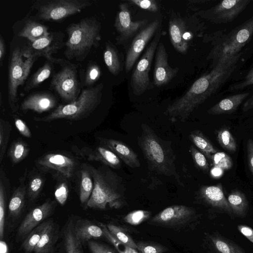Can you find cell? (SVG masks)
I'll return each mask as SVG.
<instances>
[{
    "instance_id": "44",
    "label": "cell",
    "mask_w": 253,
    "mask_h": 253,
    "mask_svg": "<svg viewBox=\"0 0 253 253\" xmlns=\"http://www.w3.org/2000/svg\"><path fill=\"white\" fill-rule=\"evenodd\" d=\"M151 212L145 210H136L127 214L124 217L125 222L132 225H138L148 219Z\"/></svg>"
},
{
    "instance_id": "52",
    "label": "cell",
    "mask_w": 253,
    "mask_h": 253,
    "mask_svg": "<svg viewBox=\"0 0 253 253\" xmlns=\"http://www.w3.org/2000/svg\"><path fill=\"white\" fill-rule=\"evenodd\" d=\"M253 84V68L250 70L245 79L239 82L231 85L228 88L230 91H236Z\"/></svg>"
},
{
    "instance_id": "43",
    "label": "cell",
    "mask_w": 253,
    "mask_h": 253,
    "mask_svg": "<svg viewBox=\"0 0 253 253\" xmlns=\"http://www.w3.org/2000/svg\"><path fill=\"white\" fill-rule=\"evenodd\" d=\"M135 243L137 250L141 253H164L169 250L165 246L152 241H139Z\"/></svg>"
},
{
    "instance_id": "23",
    "label": "cell",
    "mask_w": 253,
    "mask_h": 253,
    "mask_svg": "<svg viewBox=\"0 0 253 253\" xmlns=\"http://www.w3.org/2000/svg\"><path fill=\"white\" fill-rule=\"evenodd\" d=\"M80 154L86 157L88 161H99L104 165L115 169H119L122 166L120 159L111 149L103 145L95 148H84L80 151Z\"/></svg>"
},
{
    "instance_id": "11",
    "label": "cell",
    "mask_w": 253,
    "mask_h": 253,
    "mask_svg": "<svg viewBox=\"0 0 253 253\" xmlns=\"http://www.w3.org/2000/svg\"><path fill=\"white\" fill-rule=\"evenodd\" d=\"M198 217L196 211L184 205L168 207L153 216L148 223L163 227L177 228L183 227Z\"/></svg>"
},
{
    "instance_id": "27",
    "label": "cell",
    "mask_w": 253,
    "mask_h": 253,
    "mask_svg": "<svg viewBox=\"0 0 253 253\" xmlns=\"http://www.w3.org/2000/svg\"><path fill=\"white\" fill-rule=\"evenodd\" d=\"M249 94L244 92L227 96L212 106L207 112L213 115L231 114L237 109Z\"/></svg>"
},
{
    "instance_id": "31",
    "label": "cell",
    "mask_w": 253,
    "mask_h": 253,
    "mask_svg": "<svg viewBox=\"0 0 253 253\" xmlns=\"http://www.w3.org/2000/svg\"><path fill=\"white\" fill-rule=\"evenodd\" d=\"M227 199L235 217L244 218L246 216L249 209V203L243 192L238 190H234L228 195Z\"/></svg>"
},
{
    "instance_id": "34",
    "label": "cell",
    "mask_w": 253,
    "mask_h": 253,
    "mask_svg": "<svg viewBox=\"0 0 253 253\" xmlns=\"http://www.w3.org/2000/svg\"><path fill=\"white\" fill-rule=\"evenodd\" d=\"M26 192V186L22 182L15 190L9 201L8 211L11 218L15 219L20 215L24 205Z\"/></svg>"
},
{
    "instance_id": "4",
    "label": "cell",
    "mask_w": 253,
    "mask_h": 253,
    "mask_svg": "<svg viewBox=\"0 0 253 253\" xmlns=\"http://www.w3.org/2000/svg\"><path fill=\"white\" fill-rule=\"evenodd\" d=\"M253 35V15L229 33L218 31L205 36V42H211L212 47L207 59L213 63L218 60L235 55L250 41Z\"/></svg>"
},
{
    "instance_id": "18",
    "label": "cell",
    "mask_w": 253,
    "mask_h": 253,
    "mask_svg": "<svg viewBox=\"0 0 253 253\" xmlns=\"http://www.w3.org/2000/svg\"><path fill=\"white\" fill-rule=\"evenodd\" d=\"M178 67L172 68L169 66L168 55L164 43L159 42L155 55L153 74L154 84L157 87L168 84L177 75Z\"/></svg>"
},
{
    "instance_id": "26",
    "label": "cell",
    "mask_w": 253,
    "mask_h": 253,
    "mask_svg": "<svg viewBox=\"0 0 253 253\" xmlns=\"http://www.w3.org/2000/svg\"><path fill=\"white\" fill-rule=\"evenodd\" d=\"M74 227L77 237L83 245L92 239L105 237L102 227L86 219L75 220Z\"/></svg>"
},
{
    "instance_id": "29",
    "label": "cell",
    "mask_w": 253,
    "mask_h": 253,
    "mask_svg": "<svg viewBox=\"0 0 253 253\" xmlns=\"http://www.w3.org/2000/svg\"><path fill=\"white\" fill-rule=\"evenodd\" d=\"M210 244L217 253H246L239 245L218 233L208 236Z\"/></svg>"
},
{
    "instance_id": "49",
    "label": "cell",
    "mask_w": 253,
    "mask_h": 253,
    "mask_svg": "<svg viewBox=\"0 0 253 253\" xmlns=\"http://www.w3.org/2000/svg\"><path fill=\"white\" fill-rule=\"evenodd\" d=\"M87 245L91 253H118L107 245L94 240L88 241Z\"/></svg>"
},
{
    "instance_id": "20",
    "label": "cell",
    "mask_w": 253,
    "mask_h": 253,
    "mask_svg": "<svg viewBox=\"0 0 253 253\" xmlns=\"http://www.w3.org/2000/svg\"><path fill=\"white\" fill-rule=\"evenodd\" d=\"M13 31L17 36L26 38L30 42H33L50 33L48 27L31 17L30 10L24 18L15 23Z\"/></svg>"
},
{
    "instance_id": "14",
    "label": "cell",
    "mask_w": 253,
    "mask_h": 253,
    "mask_svg": "<svg viewBox=\"0 0 253 253\" xmlns=\"http://www.w3.org/2000/svg\"><path fill=\"white\" fill-rule=\"evenodd\" d=\"M147 23V20L132 21L128 3H120L114 23V27L118 34L115 39L116 44H126L137 34L141 28L145 27Z\"/></svg>"
},
{
    "instance_id": "24",
    "label": "cell",
    "mask_w": 253,
    "mask_h": 253,
    "mask_svg": "<svg viewBox=\"0 0 253 253\" xmlns=\"http://www.w3.org/2000/svg\"><path fill=\"white\" fill-rule=\"evenodd\" d=\"M102 141L103 145L113 151L128 166L131 168L140 167L137 154L126 144L113 139H103Z\"/></svg>"
},
{
    "instance_id": "42",
    "label": "cell",
    "mask_w": 253,
    "mask_h": 253,
    "mask_svg": "<svg viewBox=\"0 0 253 253\" xmlns=\"http://www.w3.org/2000/svg\"><path fill=\"white\" fill-rule=\"evenodd\" d=\"M99 224L104 231L105 238L113 245L118 253H140L136 249L128 247L119 241L110 233L106 225L102 223H99Z\"/></svg>"
},
{
    "instance_id": "15",
    "label": "cell",
    "mask_w": 253,
    "mask_h": 253,
    "mask_svg": "<svg viewBox=\"0 0 253 253\" xmlns=\"http://www.w3.org/2000/svg\"><path fill=\"white\" fill-rule=\"evenodd\" d=\"M161 22L155 19L140 31L133 38L127 50L125 60V70L129 72L150 40L160 29Z\"/></svg>"
},
{
    "instance_id": "10",
    "label": "cell",
    "mask_w": 253,
    "mask_h": 253,
    "mask_svg": "<svg viewBox=\"0 0 253 253\" xmlns=\"http://www.w3.org/2000/svg\"><path fill=\"white\" fill-rule=\"evenodd\" d=\"M161 37L160 29L133 71L130 78V86L135 95H140L151 88L149 72Z\"/></svg>"
},
{
    "instance_id": "53",
    "label": "cell",
    "mask_w": 253,
    "mask_h": 253,
    "mask_svg": "<svg viewBox=\"0 0 253 253\" xmlns=\"http://www.w3.org/2000/svg\"><path fill=\"white\" fill-rule=\"evenodd\" d=\"M14 124L17 130L23 136L28 138L31 137V132L24 121L19 118H15Z\"/></svg>"
},
{
    "instance_id": "58",
    "label": "cell",
    "mask_w": 253,
    "mask_h": 253,
    "mask_svg": "<svg viewBox=\"0 0 253 253\" xmlns=\"http://www.w3.org/2000/svg\"><path fill=\"white\" fill-rule=\"evenodd\" d=\"M8 247L6 243L2 240H0V253H8Z\"/></svg>"
},
{
    "instance_id": "33",
    "label": "cell",
    "mask_w": 253,
    "mask_h": 253,
    "mask_svg": "<svg viewBox=\"0 0 253 253\" xmlns=\"http://www.w3.org/2000/svg\"><path fill=\"white\" fill-rule=\"evenodd\" d=\"M81 168L79 198L81 203L86 205L92 193L94 183L87 164H84Z\"/></svg>"
},
{
    "instance_id": "36",
    "label": "cell",
    "mask_w": 253,
    "mask_h": 253,
    "mask_svg": "<svg viewBox=\"0 0 253 253\" xmlns=\"http://www.w3.org/2000/svg\"><path fill=\"white\" fill-rule=\"evenodd\" d=\"M48 220H45L34 229L24 239L21 247L25 253H33L46 227Z\"/></svg>"
},
{
    "instance_id": "16",
    "label": "cell",
    "mask_w": 253,
    "mask_h": 253,
    "mask_svg": "<svg viewBox=\"0 0 253 253\" xmlns=\"http://www.w3.org/2000/svg\"><path fill=\"white\" fill-rule=\"evenodd\" d=\"M37 164L43 170L55 171L67 178L72 177L77 166L73 158L58 153L44 154L38 159Z\"/></svg>"
},
{
    "instance_id": "57",
    "label": "cell",
    "mask_w": 253,
    "mask_h": 253,
    "mask_svg": "<svg viewBox=\"0 0 253 253\" xmlns=\"http://www.w3.org/2000/svg\"><path fill=\"white\" fill-rule=\"evenodd\" d=\"M253 108V95L248 99L244 104L243 106V110L244 112Z\"/></svg>"
},
{
    "instance_id": "5",
    "label": "cell",
    "mask_w": 253,
    "mask_h": 253,
    "mask_svg": "<svg viewBox=\"0 0 253 253\" xmlns=\"http://www.w3.org/2000/svg\"><path fill=\"white\" fill-rule=\"evenodd\" d=\"M138 142L144 157L152 170L167 176L173 175L179 181L172 152H170L164 145V141L146 124L142 125V133Z\"/></svg>"
},
{
    "instance_id": "8",
    "label": "cell",
    "mask_w": 253,
    "mask_h": 253,
    "mask_svg": "<svg viewBox=\"0 0 253 253\" xmlns=\"http://www.w3.org/2000/svg\"><path fill=\"white\" fill-rule=\"evenodd\" d=\"M92 4L90 0H37L31 8L36 15L31 16L37 21L59 22Z\"/></svg>"
},
{
    "instance_id": "55",
    "label": "cell",
    "mask_w": 253,
    "mask_h": 253,
    "mask_svg": "<svg viewBox=\"0 0 253 253\" xmlns=\"http://www.w3.org/2000/svg\"><path fill=\"white\" fill-rule=\"evenodd\" d=\"M237 228L243 235L253 243V229L251 227L246 225L239 224Z\"/></svg>"
},
{
    "instance_id": "28",
    "label": "cell",
    "mask_w": 253,
    "mask_h": 253,
    "mask_svg": "<svg viewBox=\"0 0 253 253\" xmlns=\"http://www.w3.org/2000/svg\"><path fill=\"white\" fill-rule=\"evenodd\" d=\"M75 220L69 218L65 223L61 231V237L65 253H84L83 244L75 233Z\"/></svg>"
},
{
    "instance_id": "6",
    "label": "cell",
    "mask_w": 253,
    "mask_h": 253,
    "mask_svg": "<svg viewBox=\"0 0 253 253\" xmlns=\"http://www.w3.org/2000/svg\"><path fill=\"white\" fill-rule=\"evenodd\" d=\"M103 83L83 89L78 98L74 102L57 107L48 115L43 117H35L34 120L48 122L65 119L79 120L89 116L101 101Z\"/></svg>"
},
{
    "instance_id": "56",
    "label": "cell",
    "mask_w": 253,
    "mask_h": 253,
    "mask_svg": "<svg viewBox=\"0 0 253 253\" xmlns=\"http://www.w3.org/2000/svg\"><path fill=\"white\" fill-rule=\"evenodd\" d=\"M6 53V45L5 40L0 34V66L2 67L3 61Z\"/></svg>"
},
{
    "instance_id": "32",
    "label": "cell",
    "mask_w": 253,
    "mask_h": 253,
    "mask_svg": "<svg viewBox=\"0 0 253 253\" xmlns=\"http://www.w3.org/2000/svg\"><path fill=\"white\" fill-rule=\"evenodd\" d=\"M53 62L46 60L44 64L27 80L24 91L28 92L38 87L44 81L49 78L53 71Z\"/></svg>"
},
{
    "instance_id": "19",
    "label": "cell",
    "mask_w": 253,
    "mask_h": 253,
    "mask_svg": "<svg viewBox=\"0 0 253 253\" xmlns=\"http://www.w3.org/2000/svg\"><path fill=\"white\" fill-rule=\"evenodd\" d=\"M199 195L205 204L218 213L226 214L232 219L235 218V216L224 194L220 183L202 186L199 191Z\"/></svg>"
},
{
    "instance_id": "13",
    "label": "cell",
    "mask_w": 253,
    "mask_h": 253,
    "mask_svg": "<svg viewBox=\"0 0 253 253\" xmlns=\"http://www.w3.org/2000/svg\"><path fill=\"white\" fill-rule=\"evenodd\" d=\"M251 0H224L206 10H199L196 14L216 24L233 21L250 4Z\"/></svg>"
},
{
    "instance_id": "21",
    "label": "cell",
    "mask_w": 253,
    "mask_h": 253,
    "mask_svg": "<svg viewBox=\"0 0 253 253\" xmlns=\"http://www.w3.org/2000/svg\"><path fill=\"white\" fill-rule=\"evenodd\" d=\"M57 100L49 91L34 92L27 96L22 102L20 108L23 111H33L39 114L55 108Z\"/></svg>"
},
{
    "instance_id": "30",
    "label": "cell",
    "mask_w": 253,
    "mask_h": 253,
    "mask_svg": "<svg viewBox=\"0 0 253 253\" xmlns=\"http://www.w3.org/2000/svg\"><path fill=\"white\" fill-rule=\"evenodd\" d=\"M103 59L109 71L113 75H118L123 70L119 51L110 41L105 42Z\"/></svg>"
},
{
    "instance_id": "51",
    "label": "cell",
    "mask_w": 253,
    "mask_h": 253,
    "mask_svg": "<svg viewBox=\"0 0 253 253\" xmlns=\"http://www.w3.org/2000/svg\"><path fill=\"white\" fill-rule=\"evenodd\" d=\"M128 2L152 12H157L159 9L158 3L155 0H129Z\"/></svg>"
},
{
    "instance_id": "40",
    "label": "cell",
    "mask_w": 253,
    "mask_h": 253,
    "mask_svg": "<svg viewBox=\"0 0 253 253\" xmlns=\"http://www.w3.org/2000/svg\"><path fill=\"white\" fill-rule=\"evenodd\" d=\"M101 71L99 65L93 61H89L84 75V85L89 88L100 78Z\"/></svg>"
},
{
    "instance_id": "50",
    "label": "cell",
    "mask_w": 253,
    "mask_h": 253,
    "mask_svg": "<svg viewBox=\"0 0 253 253\" xmlns=\"http://www.w3.org/2000/svg\"><path fill=\"white\" fill-rule=\"evenodd\" d=\"M69 189L66 182H60L56 187L54 196L56 201L61 205H65L68 197Z\"/></svg>"
},
{
    "instance_id": "35",
    "label": "cell",
    "mask_w": 253,
    "mask_h": 253,
    "mask_svg": "<svg viewBox=\"0 0 253 253\" xmlns=\"http://www.w3.org/2000/svg\"><path fill=\"white\" fill-rule=\"evenodd\" d=\"M189 137L193 144L210 160L213 154L219 152L200 130H195L192 131Z\"/></svg>"
},
{
    "instance_id": "12",
    "label": "cell",
    "mask_w": 253,
    "mask_h": 253,
    "mask_svg": "<svg viewBox=\"0 0 253 253\" xmlns=\"http://www.w3.org/2000/svg\"><path fill=\"white\" fill-rule=\"evenodd\" d=\"M64 34L61 31L50 32L46 36L33 42H28L22 47L25 57L31 55L43 57L53 63H56L59 58H54L52 54L65 46Z\"/></svg>"
},
{
    "instance_id": "25",
    "label": "cell",
    "mask_w": 253,
    "mask_h": 253,
    "mask_svg": "<svg viewBox=\"0 0 253 253\" xmlns=\"http://www.w3.org/2000/svg\"><path fill=\"white\" fill-rule=\"evenodd\" d=\"M60 236L61 232L58 224L53 219H48L46 227L33 253H54Z\"/></svg>"
},
{
    "instance_id": "17",
    "label": "cell",
    "mask_w": 253,
    "mask_h": 253,
    "mask_svg": "<svg viewBox=\"0 0 253 253\" xmlns=\"http://www.w3.org/2000/svg\"><path fill=\"white\" fill-rule=\"evenodd\" d=\"M54 208V201L47 200L32 210L20 224L17 232L18 237L24 239L33 229L51 214Z\"/></svg>"
},
{
    "instance_id": "7",
    "label": "cell",
    "mask_w": 253,
    "mask_h": 253,
    "mask_svg": "<svg viewBox=\"0 0 253 253\" xmlns=\"http://www.w3.org/2000/svg\"><path fill=\"white\" fill-rule=\"evenodd\" d=\"M39 58L35 55L25 57L22 47L10 45L8 66V103L14 112L19 108L18 89L22 86L30 73L34 62Z\"/></svg>"
},
{
    "instance_id": "2",
    "label": "cell",
    "mask_w": 253,
    "mask_h": 253,
    "mask_svg": "<svg viewBox=\"0 0 253 253\" xmlns=\"http://www.w3.org/2000/svg\"><path fill=\"white\" fill-rule=\"evenodd\" d=\"M94 188L86 208L105 210L119 209L126 204L125 187L121 177L105 165L95 168L87 164Z\"/></svg>"
},
{
    "instance_id": "3",
    "label": "cell",
    "mask_w": 253,
    "mask_h": 253,
    "mask_svg": "<svg viewBox=\"0 0 253 253\" xmlns=\"http://www.w3.org/2000/svg\"><path fill=\"white\" fill-rule=\"evenodd\" d=\"M101 29V23L95 16L86 17L69 24L65 29L67 38L64 55L66 58L69 61H83L93 49L99 47Z\"/></svg>"
},
{
    "instance_id": "54",
    "label": "cell",
    "mask_w": 253,
    "mask_h": 253,
    "mask_svg": "<svg viewBox=\"0 0 253 253\" xmlns=\"http://www.w3.org/2000/svg\"><path fill=\"white\" fill-rule=\"evenodd\" d=\"M247 151L249 168L253 175V140L251 138L247 141Z\"/></svg>"
},
{
    "instance_id": "41",
    "label": "cell",
    "mask_w": 253,
    "mask_h": 253,
    "mask_svg": "<svg viewBox=\"0 0 253 253\" xmlns=\"http://www.w3.org/2000/svg\"><path fill=\"white\" fill-rule=\"evenodd\" d=\"M11 130L9 123L2 119H0V163L2 161L7 148Z\"/></svg>"
},
{
    "instance_id": "38",
    "label": "cell",
    "mask_w": 253,
    "mask_h": 253,
    "mask_svg": "<svg viewBox=\"0 0 253 253\" xmlns=\"http://www.w3.org/2000/svg\"><path fill=\"white\" fill-rule=\"evenodd\" d=\"M216 138L218 143L223 149L231 153L236 152V142L228 128L224 127L218 129Z\"/></svg>"
},
{
    "instance_id": "22",
    "label": "cell",
    "mask_w": 253,
    "mask_h": 253,
    "mask_svg": "<svg viewBox=\"0 0 253 253\" xmlns=\"http://www.w3.org/2000/svg\"><path fill=\"white\" fill-rule=\"evenodd\" d=\"M186 23L180 15L170 16L169 22V32L171 43L179 53L185 54L189 48V42L186 36Z\"/></svg>"
},
{
    "instance_id": "45",
    "label": "cell",
    "mask_w": 253,
    "mask_h": 253,
    "mask_svg": "<svg viewBox=\"0 0 253 253\" xmlns=\"http://www.w3.org/2000/svg\"><path fill=\"white\" fill-rule=\"evenodd\" d=\"M43 185L44 179L41 175H36L30 180L28 187V195L31 201L37 198Z\"/></svg>"
},
{
    "instance_id": "47",
    "label": "cell",
    "mask_w": 253,
    "mask_h": 253,
    "mask_svg": "<svg viewBox=\"0 0 253 253\" xmlns=\"http://www.w3.org/2000/svg\"><path fill=\"white\" fill-rule=\"evenodd\" d=\"M214 167L221 169H229L232 166L230 157L223 152H217L211 156V160Z\"/></svg>"
},
{
    "instance_id": "48",
    "label": "cell",
    "mask_w": 253,
    "mask_h": 253,
    "mask_svg": "<svg viewBox=\"0 0 253 253\" xmlns=\"http://www.w3.org/2000/svg\"><path fill=\"white\" fill-rule=\"evenodd\" d=\"M5 189L0 179V238L2 240L4 232L5 214Z\"/></svg>"
},
{
    "instance_id": "46",
    "label": "cell",
    "mask_w": 253,
    "mask_h": 253,
    "mask_svg": "<svg viewBox=\"0 0 253 253\" xmlns=\"http://www.w3.org/2000/svg\"><path fill=\"white\" fill-rule=\"evenodd\" d=\"M190 152L196 166L203 172L207 173L209 170V164L206 156L193 145L190 147Z\"/></svg>"
},
{
    "instance_id": "9",
    "label": "cell",
    "mask_w": 253,
    "mask_h": 253,
    "mask_svg": "<svg viewBox=\"0 0 253 253\" xmlns=\"http://www.w3.org/2000/svg\"><path fill=\"white\" fill-rule=\"evenodd\" d=\"M57 64L60 68L53 75L49 88L67 104L72 103L81 92V84L78 77V65L60 58Z\"/></svg>"
},
{
    "instance_id": "39",
    "label": "cell",
    "mask_w": 253,
    "mask_h": 253,
    "mask_svg": "<svg viewBox=\"0 0 253 253\" xmlns=\"http://www.w3.org/2000/svg\"><path fill=\"white\" fill-rule=\"evenodd\" d=\"M106 226L110 233L119 241L137 250L135 242L125 229L118 225L111 223L107 224Z\"/></svg>"
},
{
    "instance_id": "1",
    "label": "cell",
    "mask_w": 253,
    "mask_h": 253,
    "mask_svg": "<svg viewBox=\"0 0 253 253\" xmlns=\"http://www.w3.org/2000/svg\"><path fill=\"white\" fill-rule=\"evenodd\" d=\"M239 55L219 59L211 70L196 80L187 91L167 108L165 114L172 123L185 122L199 105L224 84L234 72Z\"/></svg>"
},
{
    "instance_id": "37",
    "label": "cell",
    "mask_w": 253,
    "mask_h": 253,
    "mask_svg": "<svg viewBox=\"0 0 253 253\" xmlns=\"http://www.w3.org/2000/svg\"><path fill=\"white\" fill-rule=\"evenodd\" d=\"M29 151L30 148L27 144L21 139H18L11 143L8 156L13 163L17 164L28 155Z\"/></svg>"
}]
</instances>
